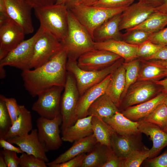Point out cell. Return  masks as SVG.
I'll list each match as a JSON object with an SVG mask.
<instances>
[{
    "label": "cell",
    "mask_w": 167,
    "mask_h": 167,
    "mask_svg": "<svg viewBox=\"0 0 167 167\" xmlns=\"http://www.w3.org/2000/svg\"><path fill=\"white\" fill-rule=\"evenodd\" d=\"M66 51L63 48L49 60L33 70L22 71L24 86L33 97L54 86L64 87L67 71Z\"/></svg>",
    "instance_id": "obj_1"
},
{
    "label": "cell",
    "mask_w": 167,
    "mask_h": 167,
    "mask_svg": "<svg viewBox=\"0 0 167 167\" xmlns=\"http://www.w3.org/2000/svg\"><path fill=\"white\" fill-rule=\"evenodd\" d=\"M95 42L86 28L68 10L66 37L61 43L68 58L77 60L83 54L95 49Z\"/></svg>",
    "instance_id": "obj_2"
},
{
    "label": "cell",
    "mask_w": 167,
    "mask_h": 167,
    "mask_svg": "<svg viewBox=\"0 0 167 167\" xmlns=\"http://www.w3.org/2000/svg\"><path fill=\"white\" fill-rule=\"evenodd\" d=\"M34 9L40 27L62 41L66 37L68 27V9L66 5L54 4Z\"/></svg>",
    "instance_id": "obj_3"
},
{
    "label": "cell",
    "mask_w": 167,
    "mask_h": 167,
    "mask_svg": "<svg viewBox=\"0 0 167 167\" xmlns=\"http://www.w3.org/2000/svg\"><path fill=\"white\" fill-rule=\"evenodd\" d=\"M126 7L107 8L77 4L68 9L86 28L93 39L94 32L97 27L114 16L122 13Z\"/></svg>",
    "instance_id": "obj_4"
},
{
    "label": "cell",
    "mask_w": 167,
    "mask_h": 167,
    "mask_svg": "<svg viewBox=\"0 0 167 167\" xmlns=\"http://www.w3.org/2000/svg\"><path fill=\"white\" fill-rule=\"evenodd\" d=\"M124 61V59L121 58L112 65L101 70L86 71L78 66L77 60L68 58L66 69L74 76L80 96L88 89L98 84L108 75L113 73Z\"/></svg>",
    "instance_id": "obj_5"
},
{
    "label": "cell",
    "mask_w": 167,
    "mask_h": 167,
    "mask_svg": "<svg viewBox=\"0 0 167 167\" xmlns=\"http://www.w3.org/2000/svg\"><path fill=\"white\" fill-rule=\"evenodd\" d=\"M64 88L60 103L62 133L76 122L75 112L80 97L75 79L72 74L67 71Z\"/></svg>",
    "instance_id": "obj_6"
},
{
    "label": "cell",
    "mask_w": 167,
    "mask_h": 167,
    "mask_svg": "<svg viewBox=\"0 0 167 167\" xmlns=\"http://www.w3.org/2000/svg\"><path fill=\"white\" fill-rule=\"evenodd\" d=\"M40 27L32 37L24 40L0 60V66H10L21 70L30 69L35 44L44 32Z\"/></svg>",
    "instance_id": "obj_7"
},
{
    "label": "cell",
    "mask_w": 167,
    "mask_h": 167,
    "mask_svg": "<svg viewBox=\"0 0 167 167\" xmlns=\"http://www.w3.org/2000/svg\"><path fill=\"white\" fill-rule=\"evenodd\" d=\"M62 118L61 113L51 119L40 117L36 120L39 140L46 152L58 149L62 144L59 126Z\"/></svg>",
    "instance_id": "obj_8"
},
{
    "label": "cell",
    "mask_w": 167,
    "mask_h": 167,
    "mask_svg": "<svg viewBox=\"0 0 167 167\" xmlns=\"http://www.w3.org/2000/svg\"><path fill=\"white\" fill-rule=\"evenodd\" d=\"M63 48L62 44L56 37L44 31L35 44L30 69L44 64Z\"/></svg>",
    "instance_id": "obj_9"
},
{
    "label": "cell",
    "mask_w": 167,
    "mask_h": 167,
    "mask_svg": "<svg viewBox=\"0 0 167 167\" xmlns=\"http://www.w3.org/2000/svg\"><path fill=\"white\" fill-rule=\"evenodd\" d=\"M64 87L54 86L40 93L32 109L40 117L51 119L61 113V94Z\"/></svg>",
    "instance_id": "obj_10"
},
{
    "label": "cell",
    "mask_w": 167,
    "mask_h": 167,
    "mask_svg": "<svg viewBox=\"0 0 167 167\" xmlns=\"http://www.w3.org/2000/svg\"><path fill=\"white\" fill-rule=\"evenodd\" d=\"M25 35L9 17L0 18V60L24 40Z\"/></svg>",
    "instance_id": "obj_11"
},
{
    "label": "cell",
    "mask_w": 167,
    "mask_h": 167,
    "mask_svg": "<svg viewBox=\"0 0 167 167\" xmlns=\"http://www.w3.org/2000/svg\"><path fill=\"white\" fill-rule=\"evenodd\" d=\"M121 58L109 51L95 49L80 56L77 60V63L78 66L84 70L99 71L110 66Z\"/></svg>",
    "instance_id": "obj_12"
},
{
    "label": "cell",
    "mask_w": 167,
    "mask_h": 167,
    "mask_svg": "<svg viewBox=\"0 0 167 167\" xmlns=\"http://www.w3.org/2000/svg\"><path fill=\"white\" fill-rule=\"evenodd\" d=\"M9 17L20 27L25 34L34 30L31 16L32 6L26 0H4Z\"/></svg>",
    "instance_id": "obj_13"
},
{
    "label": "cell",
    "mask_w": 167,
    "mask_h": 167,
    "mask_svg": "<svg viewBox=\"0 0 167 167\" xmlns=\"http://www.w3.org/2000/svg\"><path fill=\"white\" fill-rule=\"evenodd\" d=\"M155 8L140 1L132 3L121 14L119 30H126L140 24L155 11Z\"/></svg>",
    "instance_id": "obj_14"
},
{
    "label": "cell",
    "mask_w": 167,
    "mask_h": 167,
    "mask_svg": "<svg viewBox=\"0 0 167 167\" xmlns=\"http://www.w3.org/2000/svg\"><path fill=\"white\" fill-rule=\"evenodd\" d=\"M137 81L130 87L119 107L121 106L124 110L129 107L148 101L155 96L158 92L157 89L153 82Z\"/></svg>",
    "instance_id": "obj_15"
},
{
    "label": "cell",
    "mask_w": 167,
    "mask_h": 167,
    "mask_svg": "<svg viewBox=\"0 0 167 167\" xmlns=\"http://www.w3.org/2000/svg\"><path fill=\"white\" fill-rule=\"evenodd\" d=\"M141 133L121 135L114 131L111 137V148L118 156L122 158L133 151L144 149L146 148L142 144Z\"/></svg>",
    "instance_id": "obj_16"
},
{
    "label": "cell",
    "mask_w": 167,
    "mask_h": 167,
    "mask_svg": "<svg viewBox=\"0 0 167 167\" xmlns=\"http://www.w3.org/2000/svg\"><path fill=\"white\" fill-rule=\"evenodd\" d=\"M112 74L108 75L98 84L88 89L80 96L75 112L76 121L88 116V110L90 105L99 97L105 93Z\"/></svg>",
    "instance_id": "obj_17"
},
{
    "label": "cell",
    "mask_w": 167,
    "mask_h": 167,
    "mask_svg": "<svg viewBox=\"0 0 167 167\" xmlns=\"http://www.w3.org/2000/svg\"><path fill=\"white\" fill-rule=\"evenodd\" d=\"M7 140L18 146L24 152L33 155L46 163L49 162L46 152L39 140L37 129H32L30 134L10 138Z\"/></svg>",
    "instance_id": "obj_18"
},
{
    "label": "cell",
    "mask_w": 167,
    "mask_h": 167,
    "mask_svg": "<svg viewBox=\"0 0 167 167\" xmlns=\"http://www.w3.org/2000/svg\"><path fill=\"white\" fill-rule=\"evenodd\" d=\"M138 122L139 132L149 136L152 142L153 145L149 149L148 158H154L167 146V133L153 123L143 121Z\"/></svg>",
    "instance_id": "obj_19"
},
{
    "label": "cell",
    "mask_w": 167,
    "mask_h": 167,
    "mask_svg": "<svg viewBox=\"0 0 167 167\" xmlns=\"http://www.w3.org/2000/svg\"><path fill=\"white\" fill-rule=\"evenodd\" d=\"M167 93L162 92L148 101L129 107L121 112L131 121H140L151 113L158 105L164 103Z\"/></svg>",
    "instance_id": "obj_20"
},
{
    "label": "cell",
    "mask_w": 167,
    "mask_h": 167,
    "mask_svg": "<svg viewBox=\"0 0 167 167\" xmlns=\"http://www.w3.org/2000/svg\"><path fill=\"white\" fill-rule=\"evenodd\" d=\"M96 49L105 50L114 53L122 58L125 62L137 58L138 45H132L122 41L110 40L95 42Z\"/></svg>",
    "instance_id": "obj_21"
},
{
    "label": "cell",
    "mask_w": 167,
    "mask_h": 167,
    "mask_svg": "<svg viewBox=\"0 0 167 167\" xmlns=\"http://www.w3.org/2000/svg\"><path fill=\"white\" fill-rule=\"evenodd\" d=\"M68 149L60 154L50 162L46 163L47 166L52 167L54 165L66 161L77 156L89 151L96 143L93 134L74 142Z\"/></svg>",
    "instance_id": "obj_22"
},
{
    "label": "cell",
    "mask_w": 167,
    "mask_h": 167,
    "mask_svg": "<svg viewBox=\"0 0 167 167\" xmlns=\"http://www.w3.org/2000/svg\"><path fill=\"white\" fill-rule=\"evenodd\" d=\"M121 14L109 19L94 30L93 36L94 42H102L110 40H122V34L119 29Z\"/></svg>",
    "instance_id": "obj_23"
},
{
    "label": "cell",
    "mask_w": 167,
    "mask_h": 167,
    "mask_svg": "<svg viewBox=\"0 0 167 167\" xmlns=\"http://www.w3.org/2000/svg\"><path fill=\"white\" fill-rule=\"evenodd\" d=\"M92 117L88 116L78 119L73 125L65 129L62 133V140L73 143L93 134Z\"/></svg>",
    "instance_id": "obj_24"
},
{
    "label": "cell",
    "mask_w": 167,
    "mask_h": 167,
    "mask_svg": "<svg viewBox=\"0 0 167 167\" xmlns=\"http://www.w3.org/2000/svg\"><path fill=\"white\" fill-rule=\"evenodd\" d=\"M123 62L112 73L110 81L105 92L118 109L126 84V70Z\"/></svg>",
    "instance_id": "obj_25"
},
{
    "label": "cell",
    "mask_w": 167,
    "mask_h": 167,
    "mask_svg": "<svg viewBox=\"0 0 167 167\" xmlns=\"http://www.w3.org/2000/svg\"><path fill=\"white\" fill-rule=\"evenodd\" d=\"M19 106L20 112L17 119L2 138L6 140L10 138L26 135L32 130L31 112L24 105H19Z\"/></svg>",
    "instance_id": "obj_26"
},
{
    "label": "cell",
    "mask_w": 167,
    "mask_h": 167,
    "mask_svg": "<svg viewBox=\"0 0 167 167\" xmlns=\"http://www.w3.org/2000/svg\"><path fill=\"white\" fill-rule=\"evenodd\" d=\"M102 119L118 134L131 135L140 132L138 129L139 122L131 120L125 117L120 111L117 112L110 117Z\"/></svg>",
    "instance_id": "obj_27"
},
{
    "label": "cell",
    "mask_w": 167,
    "mask_h": 167,
    "mask_svg": "<svg viewBox=\"0 0 167 167\" xmlns=\"http://www.w3.org/2000/svg\"><path fill=\"white\" fill-rule=\"evenodd\" d=\"M117 111H119L118 107L105 93L90 105L88 110V116L91 115L103 119L112 116Z\"/></svg>",
    "instance_id": "obj_28"
},
{
    "label": "cell",
    "mask_w": 167,
    "mask_h": 167,
    "mask_svg": "<svg viewBox=\"0 0 167 167\" xmlns=\"http://www.w3.org/2000/svg\"><path fill=\"white\" fill-rule=\"evenodd\" d=\"M139 59L143 64L140 66L137 81L155 82L167 76L166 69L162 66L152 60Z\"/></svg>",
    "instance_id": "obj_29"
},
{
    "label": "cell",
    "mask_w": 167,
    "mask_h": 167,
    "mask_svg": "<svg viewBox=\"0 0 167 167\" xmlns=\"http://www.w3.org/2000/svg\"><path fill=\"white\" fill-rule=\"evenodd\" d=\"M111 148L97 142L86 154L81 167H103Z\"/></svg>",
    "instance_id": "obj_30"
},
{
    "label": "cell",
    "mask_w": 167,
    "mask_h": 167,
    "mask_svg": "<svg viewBox=\"0 0 167 167\" xmlns=\"http://www.w3.org/2000/svg\"><path fill=\"white\" fill-rule=\"evenodd\" d=\"M167 25V13L155 11L140 24L129 29H140L151 33L157 32Z\"/></svg>",
    "instance_id": "obj_31"
},
{
    "label": "cell",
    "mask_w": 167,
    "mask_h": 167,
    "mask_svg": "<svg viewBox=\"0 0 167 167\" xmlns=\"http://www.w3.org/2000/svg\"><path fill=\"white\" fill-rule=\"evenodd\" d=\"M91 123L97 142L111 148V137L114 131L102 119L97 117H92Z\"/></svg>",
    "instance_id": "obj_32"
},
{
    "label": "cell",
    "mask_w": 167,
    "mask_h": 167,
    "mask_svg": "<svg viewBox=\"0 0 167 167\" xmlns=\"http://www.w3.org/2000/svg\"><path fill=\"white\" fill-rule=\"evenodd\" d=\"M140 62L139 58H136L128 62H123L126 70V84L122 96L121 101L130 87L137 81L140 66Z\"/></svg>",
    "instance_id": "obj_33"
},
{
    "label": "cell",
    "mask_w": 167,
    "mask_h": 167,
    "mask_svg": "<svg viewBox=\"0 0 167 167\" xmlns=\"http://www.w3.org/2000/svg\"><path fill=\"white\" fill-rule=\"evenodd\" d=\"M140 121L155 124L162 130L167 125V106L162 103Z\"/></svg>",
    "instance_id": "obj_34"
},
{
    "label": "cell",
    "mask_w": 167,
    "mask_h": 167,
    "mask_svg": "<svg viewBox=\"0 0 167 167\" xmlns=\"http://www.w3.org/2000/svg\"><path fill=\"white\" fill-rule=\"evenodd\" d=\"M149 155V149L147 148L133 151L123 158L122 167H139L145 160L148 158Z\"/></svg>",
    "instance_id": "obj_35"
},
{
    "label": "cell",
    "mask_w": 167,
    "mask_h": 167,
    "mask_svg": "<svg viewBox=\"0 0 167 167\" xmlns=\"http://www.w3.org/2000/svg\"><path fill=\"white\" fill-rule=\"evenodd\" d=\"M122 34V40L127 43L139 45L148 40L152 34L143 30L128 29Z\"/></svg>",
    "instance_id": "obj_36"
},
{
    "label": "cell",
    "mask_w": 167,
    "mask_h": 167,
    "mask_svg": "<svg viewBox=\"0 0 167 167\" xmlns=\"http://www.w3.org/2000/svg\"><path fill=\"white\" fill-rule=\"evenodd\" d=\"M12 125L5 101L0 98V138H3Z\"/></svg>",
    "instance_id": "obj_37"
},
{
    "label": "cell",
    "mask_w": 167,
    "mask_h": 167,
    "mask_svg": "<svg viewBox=\"0 0 167 167\" xmlns=\"http://www.w3.org/2000/svg\"><path fill=\"white\" fill-rule=\"evenodd\" d=\"M164 45L154 44L148 40L138 45L137 58L144 59L157 52Z\"/></svg>",
    "instance_id": "obj_38"
},
{
    "label": "cell",
    "mask_w": 167,
    "mask_h": 167,
    "mask_svg": "<svg viewBox=\"0 0 167 167\" xmlns=\"http://www.w3.org/2000/svg\"><path fill=\"white\" fill-rule=\"evenodd\" d=\"M19 157V167H47L46 162L34 155L23 152Z\"/></svg>",
    "instance_id": "obj_39"
},
{
    "label": "cell",
    "mask_w": 167,
    "mask_h": 167,
    "mask_svg": "<svg viewBox=\"0 0 167 167\" xmlns=\"http://www.w3.org/2000/svg\"><path fill=\"white\" fill-rule=\"evenodd\" d=\"M0 98L5 102L8 111L10 116L12 124L17 119L20 113L19 105L17 104L16 100L14 98H7L0 95Z\"/></svg>",
    "instance_id": "obj_40"
},
{
    "label": "cell",
    "mask_w": 167,
    "mask_h": 167,
    "mask_svg": "<svg viewBox=\"0 0 167 167\" xmlns=\"http://www.w3.org/2000/svg\"><path fill=\"white\" fill-rule=\"evenodd\" d=\"M135 0H99L93 5L107 8L127 7L133 3Z\"/></svg>",
    "instance_id": "obj_41"
},
{
    "label": "cell",
    "mask_w": 167,
    "mask_h": 167,
    "mask_svg": "<svg viewBox=\"0 0 167 167\" xmlns=\"http://www.w3.org/2000/svg\"><path fill=\"white\" fill-rule=\"evenodd\" d=\"M1 152L7 167H19L20 158L17 156L16 152L5 149Z\"/></svg>",
    "instance_id": "obj_42"
},
{
    "label": "cell",
    "mask_w": 167,
    "mask_h": 167,
    "mask_svg": "<svg viewBox=\"0 0 167 167\" xmlns=\"http://www.w3.org/2000/svg\"><path fill=\"white\" fill-rule=\"evenodd\" d=\"M86 155V153H81L66 161L55 165L52 167H81Z\"/></svg>",
    "instance_id": "obj_43"
},
{
    "label": "cell",
    "mask_w": 167,
    "mask_h": 167,
    "mask_svg": "<svg viewBox=\"0 0 167 167\" xmlns=\"http://www.w3.org/2000/svg\"><path fill=\"white\" fill-rule=\"evenodd\" d=\"M148 40L155 44L167 45V28L152 34Z\"/></svg>",
    "instance_id": "obj_44"
},
{
    "label": "cell",
    "mask_w": 167,
    "mask_h": 167,
    "mask_svg": "<svg viewBox=\"0 0 167 167\" xmlns=\"http://www.w3.org/2000/svg\"><path fill=\"white\" fill-rule=\"evenodd\" d=\"M147 163L148 167H167V150L159 156L148 159Z\"/></svg>",
    "instance_id": "obj_45"
},
{
    "label": "cell",
    "mask_w": 167,
    "mask_h": 167,
    "mask_svg": "<svg viewBox=\"0 0 167 167\" xmlns=\"http://www.w3.org/2000/svg\"><path fill=\"white\" fill-rule=\"evenodd\" d=\"M123 159L118 156L111 149L103 167H122Z\"/></svg>",
    "instance_id": "obj_46"
},
{
    "label": "cell",
    "mask_w": 167,
    "mask_h": 167,
    "mask_svg": "<svg viewBox=\"0 0 167 167\" xmlns=\"http://www.w3.org/2000/svg\"><path fill=\"white\" fill-rule=\"evenodd\" d=\"M142 59L147 61L154 60H167V45L163 46L154 55Z\"/></svg>",
    "instance_id": "obj_47"
},
{
    "label": "cell",
    "mask_w": 167,
    "mask_h": 167,
    "mask_svg": "<svg viewBox=\"0 0 167 167\" xmlns=\"http://www.w3.org/2000/svg\"><path fill=\"white\" fill-rule=\"evenodd\" d=\"M0 145L3 149L14 151L17 153L22 154L24 152L19 147L14 146L12 143L2 138H0Z\"/></svg>",
    "instance_id": "obj_48"
},
{
    "label": "cell",
    "mask_w": 167,
    "mask_h": 167,
    "mask_svg": "<svg viewBox=\"0 0 167 167\" xmlns=\"http://www.w3.org/2000/svg\"><path fill=\"white\" fill-rule=\"evenodd\" d=\"M34 8L53 5L56 0H26Z\"/></svg>",
    "instance_id": "obj_49"
},
{
    "label": "cell",
    "mask_w": 167,
    "mask_h": 167,
    "mask_svg": "<svg viewBox=\"0 0 167 167\" xmlns=\"http://www.w3.org/2000/svg\"><path fill=\"white\" fill-rule=\"evenodd\" d=\"M138 1L141 2L154 7L160 6L162 3L163 0H138Z\"/></svg>",
    "instance_id": "obj_50"
},
{
    "label": "cell",
    "mask_w": 167,
    "mask_h": 167,
    "mask_svg": "<svg viewBox=\"0 0 167 167\" xmlns=\"http://www.w3.org/2000/svg\"><path fill=\"white\" fill-rule=\"evenodd\" d=\"M155 11L167 13V0H163L162 4L155 8Z\"/></svg>",
    "instance_id": "obj_51"
},
{
    "label": "cell",
    "mask_w": 167,
    "mask_h": 167,
    "mask_svg": "<svg viewBox=\"0 0 167 167\" xmlns=\"http://www.w3.org/2000/svg\"><path fill=\"white\" fill-rule=\"evenodd\" d=\"M154 83L162 87V92L167 93V77L163 79L156 81Z\"/></svg>",
    "instance_id": "obj_52"
},
{
    "label": "cell",
    "mask_w": 167,
    "mask_h": 167,
    "mask_svg": "<svg viewBox=\"0 0 167 167\" xmlns=\"http://www.w3.org/2000/svg\"><path fill=\"white\" fill-rule=\"evenodd\" d=\"M99 0H79L78 4L86 6H93Z\"/></svg>",
    "instance_id": "obj_53"
},
{
    "label": "cell",
    "mask_w": 167,
    "mask_h": 167,
    "mask_svg": "<svg viewBox=\"0 0 167 167\" xmlns=\"http://www.w3.org/2000/svg\"><path fill=\"white\" fill-rule=\"evenodd\" d=\"M79 0H68L65 5L68 9L74 6L77 4Z\"/></svg>",
    "instance_id": "obj_54"
},
{
    "label": "cell",
    "mask_w": 167,
    "mask_h": 167,
    "mask_svg": "<svg viewBox=\"0 0 167 167\" xmlns=\"http://www.w3.org/2000/svg\"><path fill=\"white\" fill-rule=\"evenodd\" d=\"M152 60L164 67L167 72V60Z\"/></svg>",
    "instance_id": "obj_55"
},
{
    "label": "cell",
    "mask_w": 167,
    "mask_h": 167,
    "mask_svg": "<svg viewBox=\"0 0 167 167\" xmlns=\"http://www.w3.org/2000/svg\"><path fill=\"white\" fill-rule=\"evenodd\" d=\"M7 165L2 155H0V167H6Z\"/></svg>",
    "instance_id": "obj_56"
},
{
    "label": "cell",
    "mask_w": 167,
    "mask_h": 167,
    "mask_svg": "<svg viewBox=\"0 0 167 167\" xmlns=\"http://www.w3.org/2000/svg\"><path fill=\"white\" fill-rule=\"evenodd\" d=\"M4 67L0 66V78L1 79H2L6 76V72Z\"/></svg>",
    "instance_id": "obj_57"
},
{
    "label": "cell",
    "mask_w": 167,
    "mask_h": 167,
    "mask_svg": "<svg viewBox=\"0 0 167 167\" xmlns=\"http://www.w3.org/2000/svg\"><path fill=\"white\" fill-rule=\"evenodd\" d=\"M68 0H56L55 3L56 4H65Z\"/></svg>",
    "instance_id": "obj_58"
},
{
    "label": "cell",
    "mask_w": 167,
    "mask_h": 167,
    "mask_svg": "<svg viewBox=\"0 0 167 167\" xmlns=\"http://www.w3.org/2000/svg\"><path fill=\"white\" fill-rule=\"evenodd\" d=\"M163 103H164L167 106V97H166Z\"/></svg>",
    "instance_id": "obj_59"
},
{
    "label": "cell",
    "mask_w": 167,
    "mask_h": 167,
    "mask_svg": "<svg viewBox=\"0 0 167 167\" xmlns=\"http://www.w3.org/2000/svg\"><path fill=\"white\" fill-rule=\"evenodd\" d=\"M163 130L167 133V125L166 126V127Z\"/></svg>",
    "instance_id": "obj_60"
}]
</instances>
